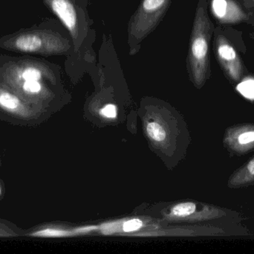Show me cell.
<instances>
[{
    "label": "cell",
    "instance_id": "obj_1",
    "mask_svg": "<svg viewBox=\"0 0 254 254\" xmlns=\"http://www.w3.org/2000/svg\"><path fill=\"white\" fill-rule=\"evenodd\" d=\"M55 80L52 67L34 58H15L0 67V83L43 110L52 95L47 82L53 84Z\"/></svg>",
    "mask_w": 254,
    "mask_h": 254
},
{
    "label": "cell",
    "instance_id": "obj_2",
    "mask_svg": "<svg viewBox=\"0 0 254 254\" xmlns=\"http://www.w3.org/2000/svg\"><path fill=\"white\" fill-rule=\"evenodd\" d=\"M0 47L12 52L49 56L64 55L71 48L68 40L50 30H24L0 38Z\"/></svg>",
    "mask_w": 254,
    "mask_h": 254
},
{
    "label": "cell",
    "instance_id": "obj_3",
    "mask_svg": "<svg viewBox=\"0 0 254 254\" xmlns=\"http://www.w3.org/2000/svg\"><path fill=\"white\" fill-rule=\"evenodd\" d=\"M213 27L204 7L197 9L190 42L188 67L195 85L201 86L209 76V46Z\"/></svg>",
    "mask_w": 254,
    "mask_h": 254
},
{
    "label": "cell",
    "instance_id": "obj_4",
    "mask_svg": "<svg viewBox=\"0 0 254 254\" xmlns=\"http://www.w3.org/2000/svg\"><path fill=\"white\" fill-rule=\"evenodd\" d=\"M44 111L0 83V120L13 125L32 127L40 123Z\"/></svg>",
    "mask_w": 254,
    "mask_h": 254
},
{
    "label": "cell",
    "instance_id": "obj_5",
    "mask_svg": "<svg viewBox=\"0 0 254 254\" xmlns=\"http://www.w3.org/2000/svg\"><path fill=\"white\" fill-rule=\"evenodd\" d=\"M170 0H142L128 25V43L132 55L134 46L150 34L162 19Z\"/></svg>",
    "mask_w": 254,
    "mask_h": 254
},
{
    "label": "cell",
    "instance_id": "obj_6",
    "mask_svg": "<svg viewBox=\"0 0 254 254\" xmlns=\"http://www.w3.org/2000/svg\"><path fill=\"white\" fill-rule=\"evenodd\" d=\"M216 54L226 76L232 82H240L244 74V65L240 55L225 36L219 35L216 39Z\"/></svg>",
    "mask_w": 254,
    "mask_h": 254
},
{
    "label": "cell",
    "instance_id": "obj_7",
    "mask_svg": "<svg viewBox=\"0 0 254 254\" xmlns=\"http://www.w3.org/2000/svg\"><path fill=\"white\" fill-rule=\"evenodd\" d=\"M224 145L236 155H246L254 149V125L246 124L228 128L224 136Z\"/></svg>",
    "mask_w": 254,
    "mask_h": 254
},
{
    "label": "cell",
    "instance_id": "obj_8",
    "mask_svg": "<svg viewBox=\"0 0 254 254\" xmlns=\"http://www.w3.org/2000/svg\"><path fill=\"white\" fill-rule=\"evenodd\" d=\"M213 16L222 24H237L247 20L248 15L235 0H212Z\"/></svg>",
    "mask_w": 254,
    "mask_h": 254
},
{
    "label": "cell",
    "instance_id": "obj_9",
    "mask_svg": "<svg viewBox=\"0 0 254 254\" xmlns=\"http://www.w3.org/2000/svg\"><path fill=\"white\" fill-rule=\"evenodd\" d=\"M45 4L58 16L76 40L78 36V21L74 4L70 0H43Z\"/></svg>",
    "mask_w": 254,
    "mask_h": 254
},
{
    "label": "cell",
    "instance_id": "obj_10",
    "mask_svg": "<svg viewBox=\"0 0 254 254\" xmlns=\"http://www.w3.org/2000/svg\"><path fill=\"white\" fill-rule=\"evenodd\" d=\"M254 185V157L237 170L228 180V186L231 189Z\"/></svg>",
    "mask_w": 254,
    "mask_h": 254
},
{
    "label": "cell",
    "instance_id": "obj_11",
    "mask_svg": "<svg viewBox=\"0 0 254 254\" xmlns=\"http://www.w3.org/2000/svg\"><path fill=\"white\" fill-rule=\"evenodd\" d=\"M23 232L16 225L4 219H0V238L18 237L23 236Z\"/></svg>",
    "mask_w": 254,
    "mask_h": 254
},
{
    "label": "cell",
    "instance_id": "obj_12",
    "mask_svg": "<svg viewBox=\"0 0 254 254\" xmlns=\"http://www.w3.org/2000/svg\"><path fill=\"white\" fill-rule=\"evenodd\" d=\"M146 132L149 137L154 141L161 143L166 139L165 130L158 122H150L146 125Z\"/></svg>",
    "mask_w": 254,
    "mask_h": 254
},
{
    "label": "cell",
    "instance_id": "obj_13",
    "mask_svg": "<svg viewBox=\"0 0 254 254\" xmlns=\"http://www.w3.org/2000/svg\"><path fill=\"white\" fill-rule=\"evenodd\" d=\"M196 209V205L193 203H183L173 207L171 214L178 217H188L195 214Z\"/></svg>",
    "mask_w": 254,
    "mask_h": 254
},
{
    "label": "cell",
    "instance_id": "obj_14",
    "mask_svg": "<svg viewBox=\"0 0 254 254\" xmlns=\"http://www.w3.org/2000/svg\"><path fill=\"white\" fill-rule=\"evenodd\" d=\"M142 222L139 219H132V220L128 221L125 222L124 225V231L125 232H131V231H135L140 229L142 227Z\"/></svg>",
    "mask_w": 254,
    "mask_h": 254
},
{
    "label": "cell",
    "instance_id": "obj_15",
    "mask_svg": "<svg viewBox=\"0 0 254 254\" xmlns=\"http://www.w3.org/2000/svg\"><path fill=\"white\" fill-rule=\"evenodd\" d=\"M101 113L105 117L113 119L116 117L117 109L114 104H107L101 110Z\"/></svg>",
    "mask_w": 254,
    "mask_h": 254
},
{
    "label": "cell",
    "instance_id": "obj_16",
    "mask_svg": "<svg viewBox=\"0 0 254 254\" xmlns=\"http://www.w3.org/2000/svg\"><path fill=\"white\" fill-rule=\"evenodd\" d=\"M5 195V186L3 180L0 178V201L4 198Z\"/></svg>",
    "mask_w": 254,
    "mask_h": 254
},
{
    "label": "cell",
    "instance_id": "obj_17",
    "mask_svg": "<svg viewBox=\"0 0 254 254\" xmlns=\"http://www.w3.org/2000/svg\"><path fill=\"white\" fill-rule=\"evenodd\" d=\"M245 4L251 7H254V0H244Z\"/></svg>",
    "mask_w": 254,
    "mask_h": 254
},
{
    "label": "cell",
    "instance_id": "obj_18",
    "mask_svg": "<svg viewBox=\"0 0 254 254\" xmlns=\"http://www.w3.org/2000/svg\"><path fill=\"white\" fill-rule=\"evenodd\" d=\"M1 156H0V168H1Z\"/></svg>",
    "mask_w": 254,
    "mask_h": 254
}]
</instances>
